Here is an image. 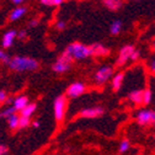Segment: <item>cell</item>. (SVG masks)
<instances>
[{"label":"cell","mask_w":155,"mask_h":155,"mask_svg":"<svg viewBox=\"0 0 155 155\" xmlns=\"http://www.w3.org/2000/svg\"><path fill=\"white\" fill-rule=\"evenodd\" d=\"M9 67L16 71H32L38 68V62L30 57H14L10 58Z\"/></svg>","instance_id":"6da1fadb"},{"label":"cell","mask_w":155,"mask_h":155,"mask_svg":"<svg viewBox=\"0 0 155 155\" xmlns=\"http://www.w3.org/2000/svg\"><path fill=\"white\" fill-rule=\"evenodd\" d=\"M65 52L74 59H85V58L90 57V47L79 43V42H74L69 45L65 49Z\"/></svg>","instance_id":"7a4b0ae2"},{"label":"cell","mask_w":155,"mask_h":155,"mask_svg":"<svg viewBox=\"0 0 155 155\" xmlns=\"http://www.w3.org/2000/svg\"><path fill=\"white\" fill-rule=\"evenodd\" d=\"M71 62H73V58L64 51V52L62 53V55L58 58V61L53 64L52 69H53L54 71H57V73H65V71H68V70L70 69Z\"/></svg>","instance_id":"3957f363"},{"label":"cell","mask_w":155,"mask_h":155,"mask_svg":"<svg viewBox=\"0 0 155 155\" xmlns=\"http://www.w3.org/2000/svg\"><path fill=\"white\" fill-rule=\"evenodd\" d=\"M54 108V117L57 121H62L65 116V110H67V97L64 95L58 96L53 105Z\"/></svg>","instance_id":"277c9868"},{"label":"cell","mask_w":155,"mask_h":155,"mask_svg":"<svg viewBox=\"0 0 155 155\" xmlns=\"http://www.w3.org/2000/svg\"><path fill=\"white\" fill-rule=\"evenodd\" d=\"M113 74V69L111 67H102L100 68L95 74V81L97 85H102L105 83H107Z\"/></svg>","instance_id":"5b68a950"},{"label":"cell","mask_w":155,"mask_h":155,"mask_svg":"<svg viewBox=\"0 0 155 155\" xmlns=\"http://www.w3.org/2000/svg\"><path fill=\"white\" fill-rule=\"evenodd\" d=\"M154 120H155V112L149 111V110H143V111L138 112V114H137V121L142 126L150 124L154 122Z\"/></svg>","instance_id":"8992f818"},{"label":"cell","mask_w":155,"mask_h":155,"mask_svg":"<svg viewBox=\"0 0 155 155\" xmlns=\"http://www.w3.org/2000/svg\"><path fill=\"white\" fill-rule=\"evenodd\" d=\"M134 49H135V48H134L133 46H130V45L124 46V47L120 51V55H118L117 64H118V65H124V64L129 61V57H130V54H132V52H133Z\"/></svg>","instance_id":"52a82bcc"},{"label":"cell","mask_w":155,"mask_h":155,"mask_svg":"<svg viewBox=\"0 0 155 155\" xmlns=\"http://www.w3.org/2000/svg\"><path fill=\"white\" fill-rule=\"evenodd\" d=\"M104 114V108L102 107H90V108H84L80 112V116L84 118H96Z\"/></svg>","instance_id":"ba28073f"},{"label":"cell","mask_w":155,"mask_h":155,"mask_svg":"<svg viewBox=\"0 0 155 155\" xmlns=\"http://www.w3.org/2000/svg\"><path fill=\"white\" fill-rule=\"evenodd\" d=\"M85 92V85L83 83H74L68 87V96L70 97H79L80 95H83Z\"/></svg>","instance_id":"9c48e42d"},{"label":"cell","mask_w":155,"mask_h":155,"mask_svg":"<svg viewBox=\"0 0 155 155\" xmlns=\"http://www.w3.org/2000/svg\"><path fill=\"white\" fill-rule=\"evenodd\" d=\"M110 54V51L104 47L102 45H92L90 46V55H96V57H104V55H108Z\"/></svg>","instance_id":"30bf717a"},{"label":"cell","mask_w":155,"mask_h":155,"mask_svg":"<svg viewBox=\"0 0 155 155\" xmlns=\"http://www.w3.org/2000/svg\"><path fill=\"white\" fill-rule=\"evenodd\" d=\"M16 31H8L5 35H4V37H3V47L4 48H9V47H11L12 46V43H14V40L16 38Z\"/></svg>","instance_id":"8fae6325"},{"label":"cell","mask_w":155,"mask_h":155,"mask_svg":"<svg viewBox=\"0 0 155 155\" xmlns=\"http://www.w3.org/2000/svg\"><path fill=\"white\" fill-rule=\"evenodd\" d=\"M102 3L111 11H117L122 8V0H102Z\"/></svg>","instance_id":"7c38bea8"},{"label":"cell","mask_w":155,"mask_h":155,"mask_svg":"<svg viewBox=\"0 0 155 155\" xmlns=\"http://www.w3.org/2000/svg\"><path fill=\"white\" fill-rule=\"evenodd\" d=\"M128 99H129L133 104H137V105L143 104V91H140V90H134V91H132V92L129 94V96H128Z\"/></svg>","instance_id":"4fadbf2b"},{"label":"cell","mask_w":155,"mask_h":155,"mask_svg":"<svg viewBox=\"0 0 155 155\" xmlns=\"http://www.w3.org/2000/svg\"><path fill=\"white\" fill-rule=\"evenodd\" d=\"M123 79H124V74L123 73H118L113 76L112 79V87L114 91H118L122 86V83H123Z\"/></svg>","instance_id":"5bb4252c"},{"label":"cell","mask_w":155,"mask_h":155,"mask_svg":"<svg viewBox=\"0 0 155 155\" xmlns=\"http://www.w3.org/2000/svg\"><path fill=\"white\" fill-rule=\"evenodd\" d=\"M26 8H24V6H17L15 10H12V12L10 14V20L11 21H16V20H18V18H21L25 14H26Z\"/></svg>","instance_id":"9a60e30c"},{"label":"cell","mask_w":155,"mask_h":155,"mask_svg":"<svg viewBox=\"0 0 155 155\" xmlns=\"http://www.w3.org/2000/svg\"><path fill=\"white\" fill-rule=\"evenodd\" d=\"M27 104H28V99L26 96H18V97L14 100V107L16 108V111H21Z\"/></svg>","instance_id":"2e32d148"},{"label":"cell","mask_w":155,"mask_h":155,"mask_svg":"<svg viewBox=\"0 0 155 155\" xmlns=\"http://www.w3.org/2000/svg\"><path fill=\"white\" fill-rule=\"evenodd\" d=\"M37 106L35 104H27L22 110H21V114L22 116H26V117H31V116L33 114V112L36 111Z\"/></svg>","instance_id":"e0dca14e"},{"label":"cell","mask_w":155,"mask_h":155,"mask_svg":"<svg viewBox=\"0 0 155 155\" xmlns=\"http://www.w3.org/2000/svg\"><path fill=\"white\" fill-rule=\"evenodd\" d=\"M110 30H111V33L112 35H118L121 32V30H122V21L121 20H114L112 22Z\"/></svg>","instance_id":"ac0fdd59"},{"label":"cell","mask_w":155,"mask_h":155,"mask_svg":"<svg viewBox=\"0 0 155 155\" xmlns=\"http://www.w3.org/2000/svg\"><path fill=\"white\" fill-rule=\"evenodd\" d=\"M8 121H9V126L11 129H16L18 127V116L16 113H12L8 118Z\"/></svg>","instance_id":"d6986e66"},{"label":"cell","mask_w":155,"mask_h":155,"mask_svg":"<svg viewBox=\"0 0 155 155\" xmlns=\"http://www.w3.org/2000/svg\"><path fill=\"white\" fill-rule=\"evenodd\" d=\"M12 113H16V108H15L14 106L8 107V108H5L4 111L0 112V118H9Z\"/></svg>","instance_id":"ffe728a7"},{"label":"cell","mask_w":155,"mask_h":155,"mask_svg":"<svg viewBox=\"0 0 155 155\" xmlns=\"http://www.w3.org/2000/svg\"><path fill=\"white\" fill-rule=\"evenodd\" d=\"M30 117H26V116H20L18 117V127L20 128H26V127H28L30 126Z\"/></svg>","instance_id":"44dd1931"},{"label":"cell","mask_w":155,"mask_h":155,"mask_svg":"<svg viewBox=\"0 0 155 155\" xmlns=\"http://www.w3.org/2000/svg\"><path fill=\"white\" fill-rule=\"evenodd\" d=\"M151 101V91L150 90H144L143 91V104L149 105Z\"/></svg>","instance_id":"7402d4cb"},{"label":"cell","mask_w":155,"mask_h":155,"mask_svg":"<svg viewBox=\"0 0 155 155\" xmlns=\"http://www.w3.org/2000/svg\"><path fill=\"white\" fill-rule=\"evenodd\" d=\"M139 57H140V52H139L138 49H134V51L132 52L130 57H129V59L133 61V62H135V61H138V59H139Z\"/></svg>","instance_id":"603a6c76"},{"label":"cell","mask_w":155,"mask_h":155,"mask_svg":"<svg viewBox=\"0 0 155 155\" xmlns=\"http://www.w3.org/2000/svg\"><path fill=\"white\" fill-rule=\"evenodd\" d=\"M128 149H129V142H128V140H123V142L120 144V151H121V153H126Z\"/></svg>","instance_id":"cb8c5ba5"},{"label":"cell","mask_w":155,"mask_h":155,"mask_svg":"<svg viewBox=\"0 0 155 155\" xmlns=\"http://www.w3.org/2000/svg\"><path fill=\"white\" fill-rule=\"evenodd\" d=\"M65 26H67V24L64 22V21H62V20H59V21H58L57 24H55V27H57V30H64L65 28Z\"/></svg>","instance_id":"d4e9b609"},{"label":"cell","mask_w":155,"mask_h":155,"mask_svg":"<svg viewBox=\"0 0 155 155\" xmlns=\"http://www.w3.org/2000/svg\"><path fill=\"white\" fill-rule=\"evenodd\" d=\"M16 36L20 38V40H25V38L27 37V32H26V31H20V32L16 33Z\"/></svg>","instance_id":"484cf974"},{"label":"cell","mask_w":155,"mask_h":155,"mask_svg":"<svg viewBox=\"0 0 155 155\" xmlns=\"http://www.w3.org/2000/svg\"><path fill=\"white\" fill-rule=\"evenodd\" d=\"M8 100V96L5 91H0V102H5Z\"/></svg>","instance_id":"4316f807"},{"label":"cell","mask_w":155,"mask_h":155,"mask_svg":"<svg viewBox=\"0 0 155 155\" xmlns=\"http://www.w3.org/2000/svg\"><path fill=\"white\" fill-rule=\"evenodd\" d=\"M41 4H43L46 6H53L54 2H53V0H41Z\"/></svg>","instance_id":"83f0119b"},{"label":"cell","mask_w":155,"mask_h":155,"mask_svg":"<svg viewBox=\"0 0 155 155\" xmlns=\"http://www.w3.org/2000/svg\"><path fill=\"white\" fill-rule=\"evenodd\" d=\"M8 151H9L8 147H5V145H0V155H4V154H8Z\"/></svg>","instance_id":"f1b7e54d"},{"label":"cell","mask_w":155,"mask_h":155,"mask_svg":"<svg viewBox=\"0 0 155 155\" xmlns=\"http://www.w3.org/2000/svg\"><path fill=\"white\" fill-rule=\"evenodd\" d=\"M2 62H4L5 64H9V62H10V57L8 55V54H3V57H2Z\"/></svg>","instance_id":"f546056e"},{"label":"cell","mask_w":155,"mask_h":155,"mask_svg":"<svg viewBox=\"0 0 155 155\" xmlns=\"http://www.w3.org/2000/svg\"><path fill=\"white\" fill-rule=\"evenodd\" d=\"M38 24H40V21H38L37 18H32V20L30 21V27H36Z\"/></svg>","instance_id":"4dcf8cb0"},{"label":"cell","mask_w":155,"mask_h":155,"mask_svg":"<svg viewBox=\"0 0 155 155\" xmlns=\"http://www.w3.org/2000/svg\"><path fill=\"white\" fill-rule=\"evenodd\" d=\"M149 69H150V71H151V73H154V74H155V59H153V61L150 62Z\"/></svg>","instance_id":"1f68e13d"},{"label":"cell","mask_w":155,"mask_h":155,"mask_svg":"<svg viewBox=\"0 0 155 155\" xmlns=\"http://www.w3.org/2000/svg\"><path fill=\"white\" fill-rule=\"evenodd\" d=\"M53 2H54V5H59L64 2V0H53Z\"/></svg>","instance_id":"d6a6232c"},{"label":"cell","mask_w":155,"mask_h":155,"mask_svg":"<svg viewBox=\"0 0 155 155\" xmlns=\"http://www.w3.org/2000/svg\"><path fill=\"white\" fill-rule=\"evenodd\" d=\"M11 2H12L14 4H21L22 2H25V0H11Z\"/></svg>","instance_id":"836d02e7"},{"label":"cell","mask_w":155,"mask_h":155,"mask_svg":"<svg viewBox=\"0 0 155 155\" xmlns=\"http://www.w3.org/2000/svg\"><path fill=\"white\" fill-rule=\"evenodd\" d=\"M40 126H41V123H40V122H38V121H35V122H33V127L38 128V127H40Z\"/></svg>","instance_id":"e575fe53"},{"label":"cell","mask_w":155,"mask_h":155,"mask_svg":"<svg viewBox=\"0 0 155 155\" xmlns=\"http://www.w3.org/2000/svg\"><path fill=\"white\" fill-rule=\"evenodd\" d=\"M3 54H4V52H3V51H0V61H2V57H3Z\"/></svg>","instance_id":"d590c367"},{"label":"cell","mask_w":155,"mask_h":155,"mask_svg":"<svg viewBox=\"0 0 155 155\" xmlns=\"http://www.w3.org/2000/svg\"><path fill=\"white\" fill-rule=\"evenodd\" d=\"M153 124H154V126H155V120H154V122H153Z\"/></svg>","instance_id":"8d00e7d4"},{"label":"cell","mask_w":155,"mask_h":155,"mask_svg":"<svg viewBox=\"0 0 155 155\" xmlns=\"http://www.w3.org/2000/svg\"><path fill=\"white\" fill-rule=\"evenodd\" d=\"M154 48H155V42H154Z\"/></svg>","instance_id":"74e56055"}]
</instances>
